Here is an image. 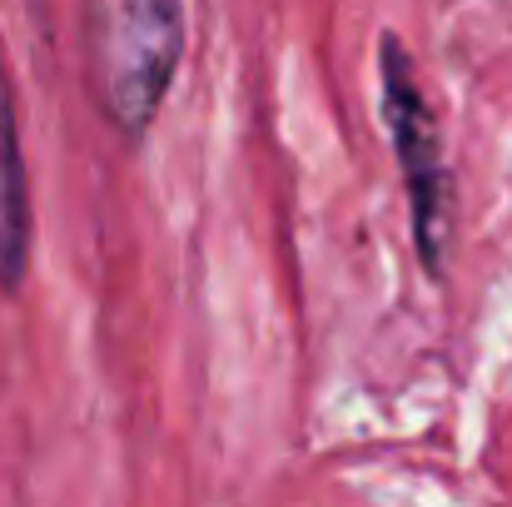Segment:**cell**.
Returning <instances> with one entry per match:
<instances>
[{"mask_svg":"<svg viewBox=\"0 0 512 507\" xmlns=\"http://www.w3.org/2000/svg\"><path fill=\"white\" fill-rule=\"evenodd\" d=\"M30 174L20 155V125H15V95L0 60V289L15 294L30 269Z\"/></svg>","mask_w":512,"mask_h":507,"instance_id":"obj_3","label":"cell"},{"mask_svg":"<svg viewBox=\"0 0 512 507\" xmlns=\"http://www.w3.org/2000/svg\"><path fill=\"white\" fill-rule=\"evenodd\" d=\"M80 55L100 120L145 140L184 60V0H80Z\"/></svg>","mask_w":512,"mask_h":507,"instance_id":"obj_1","label":"cell"},{"mask_svg":"<svg viewBox=\"0 0 512 507\" xmlns=\"http://www.w3.org/2000/svg\"><path fill=\"white\" fill-rule=\"evenodd\" d=\"M378 80H383V125L403 169L408 214H413V249L428 279H443V244H448V165H443V130L438 115L413 75V55L393 30L378 40Z\"/></svg>","mask_w":512,"mask_h":507,"instance_id":"obj_2","label":"cell"}]
</instances>
